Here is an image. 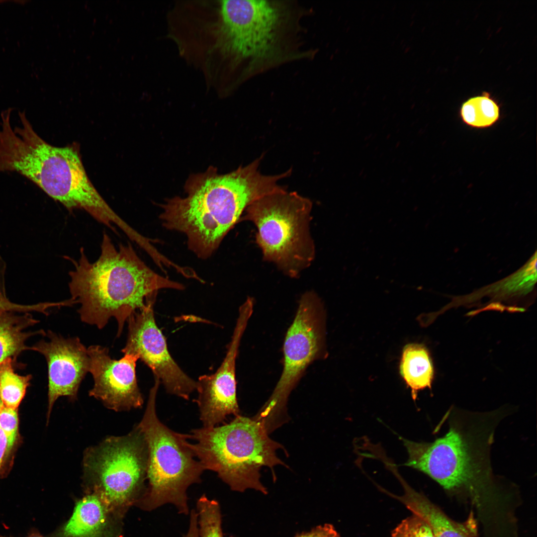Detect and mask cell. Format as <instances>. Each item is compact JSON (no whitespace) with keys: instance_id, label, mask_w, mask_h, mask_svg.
<instances>
[{"instance_id":"obj_21","label":"cell","mask_w":537,"mask_h":537,"mask_svg":"<svg viewBox=\"0 0 537 537\" xmlns=\"http://www.w3.org/2000/svg\"><path fill=\"white\" fill-rule=\"evenodd\" d=\"M0 427L6 438L7 447L2 464L0 478L6 477L13 466L16 451L22 442L19 433L18 409L4 406L0 401Z\"/></svg>"},{"instance_id":"obj_1","label":"cell","mask_w":537,"mask_h":537,"mask_svg":"<svg viewBox=\"0 0 537 537\" xmlns=\"http://www.w3.org/2000/svg\"><path fill=\"white\" fill-rule=\"evenodd\" d=\"M507 410L471 412L453 408L448 430L432 442L399 439L408 458L404 465L437 482L450 497L471 508L482 537H519L518 487L494 474L490 451L495 432Z\"/></svg>"},{"instance_id":"obj_3","label":"cell","mask_w":537,"mask_h":537,"mask_svg":"<svg viewBox=\"0 0 537 537\" xmlns=\"http://www.w3.org/2000/svg\"><path fill=\"white\" fill-rule=\"evenodd\" d=\"M73 263L69 288L71 298L80 305L81 320L102 329L114 318L118 337L128 318L155 299L158 290L184 288L148 267L130 244L116 248L106 232L95 262L89 260L82 248L79 259Z\"/></svg>"},{"instance_id":"obj_30","label":"cell","mask_w":537,"mask_h":537,"mask_svg":"<svg viewBox=\"0 0 537 537\" xmlns=\"http://www.w3.org/2000/svg\"><path fill=\"white\" fill-rule=\"evenodd\" d=\"M5 1H5V0H0V3L4 2Z\"/></svg>"},{"instance_id":"obj_13","label":"cell","mask_w":537,"mask_h":537,"mask_svg":"<svg viewBox=\"0 0 537 537\" xmlns=\"http://www.w3.org/2000/svg\"><path fill=\"white\" fill-rule=\"evenodd\" d=\"M87 351L89 372L94 381L89 395L115 411L141 408L144 399L136 373L138 357L126 354L119 360L114 359L107 348L99 345L90 346Z\"/></svg>"},{"instance_id":"obj_8","label":"cell","mask_w":537,"mask_h":537,"mask_svg":"<svg viewBox=\"0 0 537 537\" xmlns=\"http://www.w3.org/2000/svg\"><path fill=\"white\" fill-rule=\"evenodd\" d=\"M147 462L146 441L137 425L125 436L105 439L84 453L88 493L97 494L110 513H122L145 493Z\"/></svg>"},{"instance_id":"obj_7","label":"cell","mask_w":537,"mask_h":537,"mask_svg":"<svg viewBox=\"0 0 537 537\" xmlns=\"http://www.w3.org/2000/svg\"><path fill=\"white\" fill-rule=\"evenodd\" d=\"M312 202L296 192L285 190L264 196L245 210L241 220L257 229L256 242L263 259L285 274L297 277L315 255L309 223Z\"/></svg>"},{"instance_id":"obj_10","label":"cell","mask_w":537,"mask_h":537,"mask_svg":"<svg viewBox=\"0 0 537 537\" xmlns=\"http://www.w3.org/2000/svg\"><path fill=\"white\" fill-rule=\"evenodd\" d=\"M155 301H150L127 319V339L121 352L143 361L168 393L188 400L196 390L197 382L182 370L171 356L166 339L155 321Z\"/></svg>"},{"instance_id":"obj_28","label":"cell","mask_w":537,"mask_h":537,"mask_svg":"<svg viewBox=\"0 0 537 537\" xmlns=\"http://www.w3.org/2000/svg\"><path fill=\"white\" fill-rule=\"evenodd\" d=\"M5 263L0 255V286L5 285Z\"/></svg>"},{"instance_id":"obj_11","label":"cell","mask_w":537,"mask_h":537,"mask_svg":"<svg viewBox=\"0 0 537 537\" xmlns=\"http://www.w3.org/2000/svg\"><path fill=\"white\" fill-rule=\"evenodd\" d=\"M253 306L252 298H248L240 306L231 340L221 364L214 373L202 375L196 381L198 396L195 402L203 427L221 425L225 423L229 416L240 415L236 396V360Z\"/></svg>"},{"instance_id":"obj_26","label":"cell","mask_w":537,"mask_h":537,"mask_svg":"<svg viewBox=\"0 0 537 537\" xmlns=\"http://www.w3.org/2000/svg\"><path fill=\"white\" fill-rule=\"evenodd\" d=\"M189 515L188 528L184 537H199L197 514L196 510L192 509Z\"/></svg>"},{"instance_id":"obj_17","label":"cell","mask_w":537,"mask_h":537,"mask_svg":"<svg viewBox=\"0 0 537 537\" xmlns=\"http://www.w3.org/2000/svg\"><path fill=\"white\" fill-rule=\"evenodd\" d=\"M38 323L30 313L8 312L0 316V364L14 358L21 352L30 350L26 342L33 335L44 331H27Z\"/></svg>"},{"instance_id":"obj_9","label":"cell","mask_w":537,"mask_h":537,"mask_svg":"<svg viewBox=\"0 0 537 537\" xmlns=\"http://www.w3.org/2000/svg\"><path fill=\"white\" fill-rule=\"evenodd\" d=\"M283 350V367L280 378L271 395L255 416L270 431L282 424L288 396L308 366L327 355L325 311L314 291L306 292L301 296L286 334Z\"/></svg>"},{"instance_id":"obj_27","label":"cell","mask_w":537,"mask_h":537,"mask_svg":"<svg viewBox=\"0 0 537 537\" xmlns=\"http://www.w3.org/2000/svg\"><path fill=\"white\" fill-rule=\"evenodd\" d=\"M6 447V438L3 431L0 427V474Z\"/></svg>"},{"instance_id":"obj_6","label":"cell","mask_w":537,"mask_h":537,"mask_svg":"<svg viewBox=\"0 0 537 537\" xmlns=\"http://www.w3.org/2000/svg\"><path fill=\"white\" fill-rule=\"evenodd\" d=\"M155 379L144 415L137 425L147 445L148 481L138 502L146 511L171 504L179 514L187 515V489L201 482L204 469L188 446V434L174 432L158 417L156 401L160 382Z\"/></svg>"},{"instance_id":"obj_20","label":"cell","mask_w":537,"mask_h":537,"mask_svg":"<svg viewBox=\"0 0 537 537\" xmlns=\"http://www.w3.org/2000/svg\"><path fill=\"white\" fill-rule=\"evenodd\" d=\"M12 362V359L8 358L0 364V401L6 407L18 409L32 376L17 374Z\"/></svg>"},{"instance_id":"obj_18","label":"cell","mask_w":537,"mask_h":537,"mask_svg":"<svg viewBox=\"0 0 537 537\" xmlns=\"http://www.w3.org/2000/svg\"><path fill=\"white\" fill-rule=\"evenodd\" d=\"M399 372L410 388L413 400L416 399L420 390L431 388L434 367L426 348L416 343L406 345L402 350Z\"/></svg>"},{"instance_id":"obj_4","label":"cell","mask_w":537,"mask_h":537,"mask_svg":"<svg viewBox=\"0 0 537 537\" xmlns=\"http://www.w3.org/2000/svg\"><path fill=\"white\" fill-rule=\"evenodd\" d=\"M14 172L25 177L69 210L81 209L131 240L138 233L110 207L90 181L77 148L51 145L36 132L25 137L12 158Z\"/></svg>"},{"instance_id":"obj_2","label":"cell","mask_w":537,"mask_h":537,"mask_svg":"<svg viewBox=\"0 0 537 537\" xmlns=\"http://www.w3.org/2000/svg\"><path fill=\"white\" fill-rule=\"evenodd\" d=\"M260 161L226 174H219L210 167L191 175L184 185L185 197L167 199L161 205L163 226L184 234L189 249L199 259L210 257L248 206L285 190L277 182L291 171L263 175L258 171Z\"/></svg>"},{"instance_id":"obj_14","label":"cell","mask_w":537,"mask_h":537,"mask_svg":"<svg viewBox=\"0 0 537 537\" xmlns=\"http://www.w3.org/2000/svg\"><path fill=\"white\" fill-rule=\"evenodd\" d=\"M45 335L48 341L40 340L30 350L42 354L47 363V425L58 398L77 399L80 384L89 372L90 358L87 349L78 337L66 338L50 330Z\"/></svg>"},{"instance_id":"obj_29","label":"cell","mask_w":537,"mask_h":537,"mask_svg":"<svg viewBox=\"0 0 537 537\" xmlns=\"http://www.w3.org/2000/svg\"><path fill=\"white\" fill-rule=\"evenodd\" d=\"M0 537H12V536H1V535ZM44 537L42 535H41L35 529H33V530H30V531L28 533L27 536L26 537Z\"/></svg>"},{"instance_id":"obj_23","label":"cell","mask_w":537,"mask_h":537,"mask_svg":"<svg viewBox=\"0 0 537 537\" xmlns=\"http://www.w3.org/2000/svg\"><path fill=\"white\" fill-rule=\"evenodd\" d=\"M391 537H435L429 525L413 514L403 520L393 530Z\"/></svg>"},{"instance_id":"obj_19","label":"cell","mask_w":537,"mask_h":537,"mask_svg":"<svg viewBox=\"0 0 537 537\" xmlns=\"http://www.w3.org/2000/svg\"><path fill=\"white\" fill-rule=\"evenodd\" d=\"M459 114L463 123L475 128L493 126L500 118V107L490 93L471 97L461 104Z\"/></svg>"},{"instance_id":"obj_15","label":"cell","mask_w":537,"mask_h":537,"mask_svg":"<svg viewBox=\"0 0 537 537\" xmlns=\"http://www.w3.org/2000/svg\"><path fill=\"white\" fill-rule=\"evenodd\" d=\"M398 480L403 488V494L390 495L427 522L435 537H479L478 524L471 512L466 521H455L424 494L412 488L402 477Z\"/></svg>"},{"instance_id":"obj_24","label":"cell","mask_w":537,"mask_h":537,"mask_svg":"<svg viewBox=\"0 0 537 537\" xmlns=\"http://www.w3.org/2000/svg\"><path fill=\"white\" fill-rule=\"evenodd\" d=\"M61 302H40L25 305L14 303L7 297L5 288L0 287V316L8 312L30 313L37 312L48 315V310L52 307H60Z\"/></svg>"},{"instance_id":"obj_12","label":"cell","mask_w":537,"mask_h":537,"mask_svg":"<svg viewBox=\"0 0 537 537\" xmlns=\"http://www.w3.org/2000/svg\"><path fill=\"white\" fill-rule=\"evenodd\" d=\"M221 14L227 48L245 57L260 58L269 52L279 20L274 5L263 0H222Z\"/></svg>"},{"instance_id":"obj_5","label":"cell","mask_w":537,"mask_h":537,"mask_svg":"<svg viewBox=\"0 0 537 537\" xmlns=\"http://www.w3.org/2000/svg\"><path fill=\"white\" fill-rule=\"evenodd\" d=\"M268 434L260 421L239 415L227 423L191 430L188 440L194 442L188 445L204 470L216 472L232 490L253 489L267 494L261 468L285 466L276 454L283 447Z\"/></svg>"},{"instance_id":"obj_22","label":"cell","mask_w":537,"mask_h":537,"mask_svg":"<svg viewBox=\"0 0 537 537\" xmlns=\"http://www.w3.org/2000/svg\"><path fill=\"white\" fill-rule=\"evenodd\" d=\"M199 537H224L220 506L215 499L202 495L196 502Z\"/></svg>"},{"instance_id":"obj_25","label":"cell","mask_w":537,"mask_h":537,"mask_svg":"<svg viewBox=\"0 0 537 537\" xmlns=\"http://www.w3.org/2000/svg\"><path fill=\"white\" fill-rule=\"evenodd\" d=\"M295 537H340L334 527L331 524L320 525L310 531L298 535Z\"/></svg>"},{"instance_id":"obj_16","label":"cell","mask_w":537,"mask_h":537,"mask_svg":"<svg viewBox=\"0 0 537 537\" xmlns=\"http://www.w3.org/2000/svg\"><path fill=\"white\" fill-rule=\"evenodd\" d=\"M110 514L100 497L89 492L76 504L63 529L64 537H102Z\"/></svg>"}]
</instances>
